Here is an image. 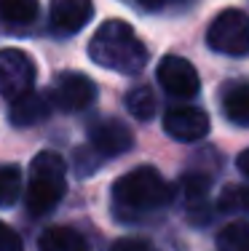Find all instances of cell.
<instances>
[{"mask_svg": "<svg viewBox=\"0 0 249 251\" xmlns=\"http://www.w3.org/2000/svg\"><path fill=\"white\" fill-rule=\"evenodd\" d=\"M88 56L99 67L121 75H139L147 64V49L134 32L132 25L121 19H108L99 25L94 38L88 40Z\"/></svg>", "mask_w": 249, "mask_h": 251, "instance_id": "obj_1", "label": "cell"}, {"mask_svg": "<svg viewBox=\"0 0 249 251\" xmlns=\"http://www.w3.org/2000/svg\"><path fill=\"white\" fill-rule=\"evenodd\" d=\"M169 201H171L169 182L153 166L132 169L112 184V203L132 214H147L153 208H161Z\"/></svg>", "mask_w": 249, "mask_h": 251, "instance_id": "obj_2", "label": "cell"}, {"mask_svg": "<svg viewBox=\"0 0 249 251\" xmlns=\"http://www.w3.org/2000/svg\"><path fill=\"white\" fill-rule=\"evenodd\" d=\"M64 160L56 152L43 150L32 158V169H29V184L25 193V206L29 214L40 217V214H49L51 208L62 201L64 195Z\"/></svg>", "mask_w": 249, "mask_h": 251, "instance_id": "obj_3", "label": "cell"}, {"mask_svg": "<svg viewBox=\"0 0 249 251\" xmlns=\"http://www.w3.org/2000/svg\"><path fill=\"white\" fill-rule=\"evenodd\" d=\"M206 43L212 51L225 56H247L249 53V19L244 11L228 8L206 29Z\"/></svg>", "mask_w": 249, "mask_h": 251, "instance_id": "obj_4", "label": "cell"}, {"mask_svg": "<svg viewBox=\"0 0 249 251\" xmlns=\"http://www.w3.org/2000/svg\"><path fill=\"white\" fill-rule=\"evenodd\" d=\"M35 62L22 49H0V94L5 99H19L32 91Z\"/></svg>", "mask_w": 249, "mask_h": 251, "instance_id": "obj_5", "label": "cell"}, {"mask_svg": "<svg viewBox=\"0 0 249 251\" xmlns=\"http://www.w3.org/2000/svg\"><path fill=\"white\" fill-rule=\"evenodd\" d=\"M88 147L105 158H118L134 147V134L118 118H102L88 126Z\"/></svg>", "mask_w": 249, "mask_h": 251, "instance_id": "obj_6", "label": "cell"}, {"mask_svg": "<svg viewBox=\"0 0 249 251\" xmlns=\"http://www.w3.org/2000/svg\"><path fill=\"white\" fill-rule=\"evenodd\" d=\"M156 75H158L161 88L174 99H191L201 88L195 67L182 56H164L161 64H158V70H156Z\"/></svg>", "mask_w": 249, "mask_h": 251, "instance_id": "obj_7", "label": "cell"}, {"mask_svg": "<svg viewBox=\"0 0 249 251\" xmlns=\"http://www.w3.org/2000/svg\"><path fill=\"white\" fill-rule=\"evenodd\" d=\"M51 99H54V104L59 110L78 112V110H86L97 99V86H94L91 77L83 73H59L54 80Z\"/></svg>", "mask_w": 249, "mask_h": 251, "instance_id": "obj_8", "label": "cell"}, {"mask_svg": "<svg viewBox=\"0 0 249 251\" xmlns=\"http://www.w3.org/2000/svg\"><path fill=\"white\" fill-rule=\"evenodd\" d=\"M164 128L177 142H198L209 134V115L204 110H198V107L180 104V107L166 110Z\"/></svg>", "mask_w": 249, "mask_h": 251, "instance_id": "obj_9", "label": "cell"}, {"mask_svg": "<svg viewBox=\"0 0 249 251\" xmlns=\"http://www.w3.org/2000/svg\"><path fill=\"white\" fill-rule=\"evenodd\" d=\"M91 0H51V27L62 35H75L91 22Z\"/></svg>", "mask_w": 249, "mask_h": 251, "instance_id": "obj_10", "label": "cell"}, {"mask_svg": "<svg viewBox=\"0 0 249 251\" xmlns=\"http://www.w3.org/2000/svg\"><path fill=\"white\" fill-rule=\"evenodd\" d=\"M51 107H54V101L46 97V94L27 91V94H22L19 99L11 101L8 121L14 126H19V128H29V126L43 123L46 118L51 115Z\"/></svg>", "mask_w": 249, "mask_h": 251, "instance_id": "obj_11", "label": "cell"}, {"mask_svg": "<svg viewBox=\"0 0 249 251\" xmlns=\"http://www.w3.org/2000/svg\"><path fill=\"white\" fill-rule=\"evenodd\" d=\"M38 251H88V241L75 227L56 225V227H49V230L40 232Z\"/></svg>", "mask_w": 249, "mask_h": 251, "instance_id": "obj_12", "label": "cell"}, {"mask_svg": "<svg viewBox=\"0 0 249 251\" xmlns=\"http://www.w3.org/2000/svg\"><path fill=\"white\" fill-rule=\"evenodd\" d=\"M182 190H185L188 208H191V219L195 225L209 222V179L201 174H185Z\"/></svg>", "mask_w": 249, "mask_h": 251, "instance_id": "obj_13", "label": "cell"}, {"mask_svg": "<svg viewBox=\"0 0 249 251\" xmlns=\"http://www.w3.org/2000/svg\"><path fill=\"white\" fill-rule=\"evenodd\" d=\"M222 115L236 126H249V83H236L222 97Z\"/></svg>", "mask_w": 249, "mask_h": 251, "instance_id": "obj_14", "label": "cell"}, {"mask_svg": "<svg viewBox=\"0 0 249 251\" xmlns=\"http://www.w3.org/2000/svg\"><path fill=\"white\" fill-rule=\"evenodd\" d=\"M38 0H0V19L5 25L25 27L38 16Z\"/></svg>", "mask_w": 249, "mask_h": 251, "instance_id": "obj_15", "label": "cell"}, {"mask_svg": "<svg viewBox=\"0 0 249 251\" xmlns=\"http://www.w3.org/2000/svg\"><path fill=\"white\" fill-rule=\"evenodd\" d=\"M217 251H249V222H230L217 232Z\"/></svg>", "mask_w": 249, "mask_h": 251, "instance_id": "obj_16", "label": "cell"}, {"mask_svg": "<svg viewBox=\"0 0 249 251\" xmlns=\"http://www.w3.org/2000/svg\"><path fill=\"white\" fill-rule=\"evenodd\" d=\"M217 208L222 214H249V184H228L222 187Z\"/></svg>", "mask_w": 249, "mask_h": 251, "instance_id": "obj_17", "label": "cell"}, {"mask_svg": "<svg viewBox=\"0 0 249 251\" xmlns=\"http://www.w3.org/2000/svg\"><path fill=\"white\" fill-rule=\"evenodd\" d=\"M126 110L132 112L137 121H150L156 115V97L147 86H137L126 94Z\"/></svg>", "mask_w": 249, "mask_h": 251, "instance_id": "obj_18", "label": "cell"}, {"mask_svg": "<svg viewBox=\"0 0 249 251\" xmlns=\"http://www.w3.org/2000/svg\"><path fill=\"white\" fill-rule=\"evenodd\" d=\"M22 190V174L16 166H0V206H14Z\"/></svg>", "mask_w": 249, "mask_h": 251, "instance_id": "obj_19", "label": "cell"}, {"mask_svg": "<svg viewBox=\"0 0 249 251\" xmlns=\"http://www.w3.org/2000/svg\"><path fill=\"white\" fill-rule=\"evenodd\" d=\"M22 249H25V243H22L19 232L5 222H0V251H22Z\"/></svg>", "mask_w": 249, "mask_h": 251, "instance_id": "obj_20", "label": "cell"}, {"mask_svg": "<svg viewBox=\"0 0 249 251\" xmlns=\"http://www.w3.org/2000/svg\"><path fill=\"white\" fill-rule=\"evenodd\" d=\"M112 251H158L150 241H142V238H121V241L112 243Z\"/></svg>", "mask_w": 249, "mask_h": 251, "instance_id": "obj_21", "label": "cell"}, {"mask_svg": "<svg viewBox=\"0 0 249 251\" xmlns=\"http://www.w3.org/2000/svg\"><path fill=\"white\" fill-rule=\"evenodd\" d=\"M236 166H239V171H241L244 176H249V150L239 152V158H236Z\"/></svg>", "mask_w": 249, "mask_h": 251, "instance_id": "obj_22", "label": "cell"}, {"mask_svg": "<svg viewBox=\"0 0 249 251\" xmlns=\"http://www.w3.org/2000/svg\"><path fill=\"white\" fill-rule=\"evenodd\" d=\"M137 3L145 8H158V5H164V0H137Z\"/></svg>", "mask_w": 249, "mask_h": 251, "instance_id": "obj_23", "label": "cell"}]
</instances>
